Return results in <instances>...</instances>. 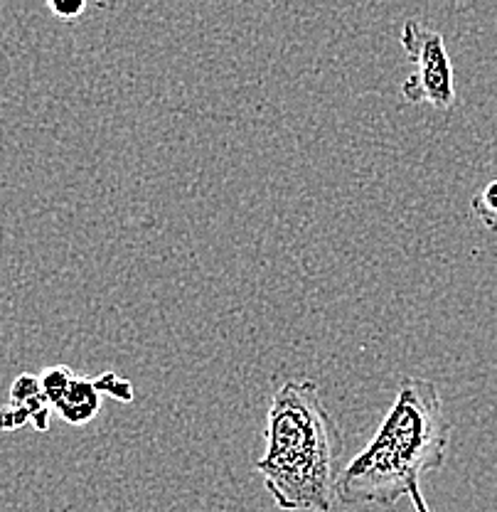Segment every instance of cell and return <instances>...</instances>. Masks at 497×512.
<instances>
[{"instance_id": "1", "label": "cell", "mask_w": 497, "mask_h": 512, "mask_svg": "<svg viewBox=\"0 0 497 512\" xmlns=\"http://www.w3.org/2000/svg\"><path fill=\"white\" fill-rule=\"evenodd\" d=\"M451 431L436 384L404 377L374 439L342 468L338 503L389 512L424 473L441 471Z\"/></svg>"}, {"instance_id": "2", "label": "cell", "mask_w": 497, "mask_h": 512, "mask_svg": "<svg viewBox=\"0 0 497 512\" xmlns=\"http://www.w3.org/2000/svg\"><path fill=\"white\" fill-rule=\"evenodd\" d=\"M266 451L256 471L283 512H330L338 503L345 439L313 380H288L266 414Z\"/></svg>"}, {"instance_id": "3", "label": "cell", "mask_w": 497, "mask_h": 512, "mask_svg": "<svg viewBox=\"0 0 497 512\" xmlns=\"http://www.w3.org/2000/svg\"><path fill=\"white\" fill-rule=\"evenodd\" d=\"M402 47L416 64V72L402 84L404 99L409 104H431L438 111H451L456 106V77L441 32L419 20H406Z\"/></svg>"}, {"instance_id": "4", "label": "cell", "mask_w": 497, "mask_h": 512, "mask_svg": "<svg viewBox=\"0 0 497 512\" xmlns=\"http://www.w3.org/2000/svg\"><path fill=\"white\" fill-rule=\"evenodd\" d=\"M52 409H55L67 424L82 426L99 414L101 394L96 392L92 380H84V377L74 375L69 387L64 389L62 397L52 404Z\"/></svg>"}, {"instance_id": "5", "label": "cell", "mask_w": 497, "mask_h": 512, "mask_svg": "<svg viewBox=\"0 0 497 512\" xmlns=\"http://www.w3.org/2000/svg\"><path fill=\"white\" fill-rule=\"evenodd\" d=\"M10 402L20 404V407L30 414V424L35 426L40 434H45V431L50 429L52 404L47 402L45 392H42L40 375L23 372V375L15 377V382L10 384Z\"/></svg>"}, {"instance_id": "6", "label": "cell", "mask_w": 497, "mask_h": 512, "mask_svg": "<svg viewBox=\"0 0 497 512\" xmlns=\"http://www.w3.org/2000/svg\"><path fill=\"white\" fill-rule=\"evenodd\" d=\"M470 210L488 232L497 234V180H490L470 197Z\"/></svg>"}, {"instance_id": "7", "label": "cell", "mask_w": 497, "mask_h": 512, "mask_svg": "<svg viewBox=\"0 0 497 512\" xmlns=\"http://www.w3.org/2000/svg\"><path fill=\"white\" fill-rule=\"evenodd\" d=\"M72 377H74L72 367H67V365L45 367V370L40 372V384H42V392H45L47 402L55 404L57 399L64 394V389L69 387Z\"/></svg>"}, {"instance_id": "8", "label": "cell", "mask_w": 497, "mask_h": 512, "mask_svg": "<svg viewBox=\"0 0 497 512\" xmlns=\"http://www.w3.org/2000/svg\"><path fill=\"white\" fill-rule=\"evenodd\" d=\"M94 387L99 394H109L119 402H133V384L124 377L114 375V372H104L101 377H96Z\"/></svg>"}, {"instance_id": "9", "label": "cell", "mask_w": 497, "mask_h": 512, "mask_svg": "<svg viewBox=\"0 0 497 512\" xmlns=\"http://www.w3.org/2000/svg\"><path fill=\"white\" fill-rule=\"evenodd\" d=\"M25 424H30V414L20 404L8 402L0 407V434H13Z\"/></svg>"}, {"instance_id": "10", "label": "cell", "mask_w": 497, "mask_h": 512, "mask_svg": "<svg viewBox=\"0 0 497 512\" xmlns=\"http://www.w3.org/2000/svg\"><path fill=\"white\" fill-rule=\"evenodd\" d=\"M47 8L60 20H77L87 10V0H47Z\"/></svg>"}, {"instance_id": "11", "label": "cell", "mask_w": 497, "mask_h": 512, "mask_svg": "<svg viewBox=\"0 0 497 512\" xmlns=\"http://www.w3.org/2000/svg\"><path fill=\"white\" fill-rule=\"evenodd\" d=\"M409 498H411V503H414V510L416 512H431L429 505H426L424 493H421V483L411 485V488H409Z\"/></svg>"}]
</instances>
